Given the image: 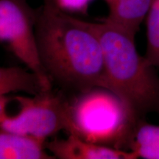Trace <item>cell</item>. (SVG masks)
Here are the masks:
<instances>
[{
	"label": "cell",
	"mask_w": 159,
	"mask_h": 159,
	"mask_svg": "<svg viewBox=\"0 0 159 159\" xmlns=\"http://www.w3.org/2000/svg\"><path fill=\"white\" fill-rule=\"evenodd\" d=\"M35 34L52 83L71 93L106 88L102 47L88 21L43 4L35 9Z\"/></svg>",
	"instance_id": "cell-1"
},
{
	"label": "cell",
	"mask_w": 159,
	"mask_h": 159,
	"mask_svg": "<svg viewBox=\"0 0 159 159\" xmlns=\"http://www.w3.org/2000/svg\"><path fill=\"white\" fill-rule=\"evenodd\" d=\"M88 23L102 47L106 88L122 99L138 119L159 110V77L153 66L139 54L135 36L105 20Z\"/></svg>",
	"instance_id": "cell-2"
},
{
	"label": "cell",
	"mask_w": 159,
	"mask_h": 159,
	"mask_svg": "<svg viewBox=\"0 0 159 159\" xmlns=\"http://www.w3.org/2000/svg\"><path fill=\"white\" fill-rule=\"evenodd\" d=\"M138 119L115 93L103 87L64 94L63 130L89 142L128 150Z\"/></svg>",
	"instance_id": "cell-3"
},
{
	"label": "cell",
	"mask_w": 159,
	"mask_h": 159,
	"mask_svg": "<svg viewBox=\"0 0 159 159\" xmlns=\"http://www.w3.org/2000/svg\"><path fill=\"white\" fill-rule=\"evenodd\" d=\"M64 94L52 89L38 94L0 95V130L46 142L63 130Z\"/></svg>",
	"instance_id": "cell-4"
},
{
	"label": "cell",
	"mask_w": 159,
	"mask_h": 159,
	"mask_svg": "<svg viewBox=\"0 0 159 159\" xmlns=\"http://www.w3.org/2000/svg\"><path fill=\"white\" fill-rule=\"evenodd\" d=\"M0 43L39 77L46 90L52 89L39 54L35 9L27 0H0Z\"/></svg>",
	"instance_id": "cell-5"
},
{
	"label": "cell",
	"mask_w": 159,
	"mask_h": 159,
	"mask_svg": "<svg viewBox=\"0 0 159 159\" xmlns=\"http://www.w3.org/2000/svg\"><path fill=\"white\" fill-rule=\"evenodd\" d=\"M45 148L58 159H136L131 151L89 142L71 134L46 142Z\"/></svg>",
	"instance_id": "cell-6"
},
{
	"label": "cell",
	"mask_w": 159,
	"mask_h": 159,
	"mask_svg": "<svg viewBox=\"0 0 159 159\" xmlns=\"http://www.w3.org/2000/svg\"><path fill=\"white\" fill-rule=\"evenodd\" d=\"M152 0H119L108 6L105 21L136 37L139 27L146 19Z\"/></svg>",
	"instance_id": "cell-7"
},
{
	"label": "cell",
	"mask_w": 159,
	"mask_h": 159,
	"mask_svg": "<svg viewBox=\"0 0 159 159\" xmlns=\"http://www.w3.org/2000/svg\"><path fill=\"white\" fill-rule=\"evenodd\" d=\"M45 143L0 130V159H54Z\"/></svg>",
	"instance_id": "cell-8"
},
{
	"label": "cell",
	"mask_w": 159,
	"mask_h": 159,
	"mask_svg": "<svg viewBox=\"0 0 159 159\" xmlns=\"http://www.w3.org/2000/svg\"><path fill=\"white\" fill-rule=\"evenodd\" d=\"M44 91H48L28 69L0 66V95L11 93L38 94Z\"/></svg>",
	"instance_id": "cell-9"
},
{
	"label": "cell",
	"mask_w": 159,
	"mask_h": 159,
	"mask_svg": "<svg viewBox=\"0 0 159 159\" xmlns=\"http://www.w3.org/2000/svg\"><path fill=\"white\" fill-rule=\"evenodd\" d=\"M128 150L136 159H159V125L138 120L129 140Z\"/></svg>",
	"instance_id": "cell-10"
},
{
	"label": "cell",
	"mask_w": 159,
	"mask_h": 159,
	"mask_svg": "<svg viewBox=\"0 0 159 159\" xmlns=\"http://www.w3.org/2000/svg\"><path fill=\"white\" fill-rule=\"evenodd\" d=\"M147 60L159 68V0H152L146 16Z\"/></svg>",
	"instance_id": "cell-11"
},
{
	"label": "cell",
	"mask_w": 159,
	"mask_h": 159,
	"mask_svg": "<svg viewBox=\"0 0 159 159\" xmlns=\"http://www.w3.org/2000/svg\"><path fill=\"white\" fill-rule=\"evenodd\" d=\"M43 4L64 13L85 14L93 0H43Z\"/></svg>",
	"instance_id": "cell-12"
},
{
	"label": "cell",
	"mask_w": 159,
	"mask_h": 159,
	"mask_svg": "<svg viewBox=\"0 0 159 159\" xmlns=\"http://www.w3.org/2000/svg\"><path fill=\"white\" fill-rule=\"evenodd\" d=\"M104 1L105 2V3L107 4V5H108V6H110L111 5H113L114 3L116 2L119 1V0H104Z\"/></svg>",
	"instance_id": "cell-13"
}]
</instances>
